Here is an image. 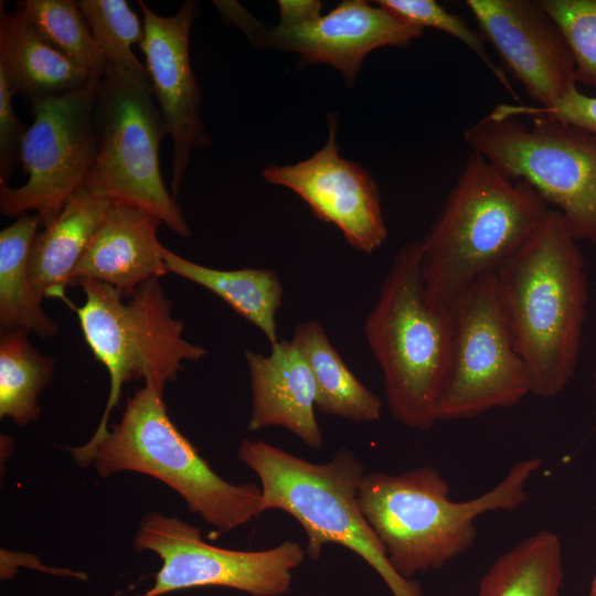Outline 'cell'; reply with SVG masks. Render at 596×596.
<instances>
[{"instance_id":"cell-1","label":"cell","mask_w":596,"mask_h":596,"mask_svg":"<svg viewBox=\"0 0 596 596\" xmlns=\"http://www.w3.org/2000/svg\"><path fill=\"white\" fill-rule=\"evenodd\" d=\"M585 260L558 211L496 272L497 291L531 394L550 398L573 379L587 318Z\"/></svg>"},{"instance_id":"cell-2","label":"cell","mask_w":596,"mask_h":596,"mask_svg":"<svg viewBox=\"0 0 596 596\" xmlns=\"http://www.w3.org/2000/svg\"><path fill=\"white\" fill-rule=\"evenodd\" d=\"M549 211L530 184L471 151L421 241L429 305L454 313L476 283L494 274L529 241Z\"/></svg>"},{"instance_id":"cell-3","label":"cell","mask_w":596,"mask_h":596,"mask_svg":"<svg viewBox=\"0 0 596 596\" xmlns=\"http://www.w3.org/2000/svg\"><path fill=\"white\" fill-rule=\"evenodd\" d=\"M542 462L541 457L518 461L497 486L459 502L451 500L448 482L433 467L395 475L371 471L361 481L359 502L393 568L412 579L472 547L478 517L522 505L526 483Z\"/></svg>"},{"instance_id":"cell-4","label":"cell","mask_w":596,"mask_h":596,"mask_svg":"<svg viewBox=\"0 0 596 596\" xmlns=\"http://www.w3.org/2000/svg\"><path fill=\"white\" fill-rule=\"evenodd\" d=\"M454 313L426 299L421 241L397 251L364 322L368 345L383 377L387 406L402 425L421 432L437 421Z\"/></svg>"},{"instance_id":"cell-5","label":"cell","mask_w":596,"mask_h":596,"mask_svg":"<svg viewBox=\"0 0 596 596\" xmlns=\"http://www.w3.org/2000/svg\"><path fill=\"white\" fill-rule=\"evenodd\" d=\"M237 456L260 482L262 513L290 514L307 535L308 557L318 560L323 546L339 544L366 562L393 596H423L416 582L393 568L361 510L365 471L352 450L339 449L327 462L316 464L264 440L243 439Z\"/></svg>"},{"instance_id":"cell-6","label":"cell","mask_w":596,"mask_h":596,"mask_svg":"<svg viewBox=\"0 0 596 596\" xmlns=\"http://www.w3.org/2000/svg\"><path fill=\"white\" fill-rule=\"evenodd\" d=\"M72 458L82 468L93 464L100 478L128 471L161 481L220 533L262 513L260 488L217 475L170 419L163 392L150 385L135 391L119 422L91 450Z\"/></svg>"},{"instance_id":"cell-7","label":"cell","mask_w":596,"mask_h":596,"mask_svg":"<svg viewBox=\"0 0 596 596\" xmlns=\"http://www.w3.org/2000/svg\"><path fill=\"white\" fill-rule=\"evenodd\" d=\"M76 312L84 339L109 375V394L102 419L92 438L68 448L72 456L91 450L108 432V418L118 405L126 382L143 380L163 392L177 377L184 361H199L207 351L183 337L184 323L172 316V304L159 278L142 284L129 298L113 286L86 281Z\"/></svg>"},{"instance_id":"cell-8","label":"cell","mask_w":596,"mask_h":596,"mask_svg":"<svg viewBox=\"0 0 596 596\" xmlns=\"http://www.w3.org/2000/svg\"><path fill=\"white\" fill-rule=\"evenodd\" d=\"M93 128L96 155L83 187L145 210L178 235L190 236L161 177L159 148L168 131L148 75L135 76L108 64L97 85Z\"/></svg>"},{"instance_id":"cell-9","label":"cell","mask_w":596,"mask_h":596,"mask_svg":"<svg viewBox=\"0 0 596 596\" xmlns=\"http://www.w3.org/2000/svg\"><path fill=\"white\" fill-rule=\"evenodd\" d=\"M494 116L466 129L472 152L530 184L562 215L577 241L596 246V134L554 118Z\"/></svg>"},{"instance_id":"cell-10","label":"cell","mask_w":596,"mask_h":596,"mask_svg":"<svg viewBox=\"0 0 596 596\" xmlns=\"http://www.w3.org/2000/svg\"><path fill=\"white\" fill-rule=\"evenodd\" d=\"M132 546L161 560L152 586L136 596H162L210 586L249 596H281L289 592L294 571L307 556L296 541L258 551L215 546L203 540L200 528L157 511L141 518Z\"/></svg>"},{"instance_id":"cell-11","label":"cell","mask_w":596,"mask_h":596,"mask_svg":"<svg viewBox=\"0 0 596 596\" xmlns=\"http://www.w3.org/2000/svg\"><path fill=\"white\" fill-rule=\"evenodd\" d=\"M531 394L500 305L496 273L481 278L454 311L449 360L437 421L476 417L510 407Z\"/></svg>"},{"instance_id":"cell-12","label":"cell","mask_w":596,"mask_h":596,"mask_svg":"<svg viewBox=\"0 0 596 596\" xmlns=\"http://www.w3.org/2000/svg\"><path fill=\"white\" fill-rule=\"evenodd\" d=\"M99 77L93 76L77 89L31 102L34 120L21 150L28 180L13 189L0 184L2 214L20 216L33 210L43 226H49L83 187L96 155L93 110Z\"/></svg>"},{"instance_id":"cell-13","label":"cell","mask_w":596,"mask_h":596,"mask_svg":"<svg viewBox=\"0 0 596 596\" xmlns=\"http://www.w3.org/2000/svg\"><path fill=\"white\" fill-rule=\"evenodd\" d=\"M221 21L240 29L255 49L296 53L299 66L323 63L353 86L364 58L384 46L408 47L424 29L364 0H345L299 26H266L240 2L214 0Z\"/></svg>"},{"instance_id":"cell-14","label":"cell","mask_w":596,"mask_h":596,"mask_svg":"<svg viewBox=\"0 0 596 596\" xmlns=\"http://www.w3.org/2000/svg\"><path fill=\"white\" fill-rule=\"evenodd\" d=\"M324 146L306 160L266 166L263 179L295 192L313 215L333 224L356 251L371 254L387 237L377 185L361 164L339 155L338 120L328 119Z\"/></svg>"},{"instance_id":"cell-15","label":"cell","mask_w":596,"mask_h":596,"mask_svg":"<svg viewBox=\"0 0 596 596\" xmlns=\"http://www.w3.org/2000/svg\"><path fill=\"white\" fill-rule=\"evenodd\" d=\"M137 3L145 29L139 46L172 142L171 190L175 199L193 150L211 145L201 114L202 91L190 58V33L199 4L184 0L175 13L162 17L143 1Z\"/></svg>"},{"instance_id":"cell-16","label":"cell","mask_w":596,"mask_h":596,"mask_svg":"<svg viewBox=\"0 0 596 596\" xmlns=\"http://www.w3.org/2000/svg\"><path fill=\"white\" fill-rule=\"evenodd\" d=\"M466 6L535 106H551L577 86L568 45L540 0H467Z\"/></svg>"},{"instance_id":"cell-17","label":"cell","mask_w":596,"mask_h":596,"mask_svg":"<svg viewBox=\"0 0 596 596\" xmlns=\"http://www.w3.org/2000/svg\"><path fill=\"white\" fill-rule=\"evenodd\" d=\"M160 223L145 210L111 202L74 270L72 286L104 283L129 298L149 279L166 275V247L157 237Z\"/></svg>"},{"instance_id":"cell-18","label":"cell","mask_w":596,"mask_h":596,"mask_svg":"<svg viewBox=\"0 0 596 596\" xmlns=\"http://www.w3.org/2000/svg\"><path fill=\"white\" fill-rule=\"evenodd\" d=\"M252 409L247 429L283 427L305 445L320 449L323 436L316 417L317 389L311 369L290 340H279L265 355L245 351Z\"/></svg>"},{"instance_id":"cell-19","label":"cell","mask_w":596,"mask_h":596,"mask_svg":"<svg viewBox=\"0 0 596 596\" xmlns=\"http://www.w3.org/2000/svg\"><path fill=\"white\" fill-rule=\"evenodd\" d=\"M111 201L84 187L65 203L56 220L38 232L29 258L35 294L56 298L74 308L65 289Z\"/></svg>"},{"instance_id":"cell-20","label":"cell","mask_w":596,"mask_h":596,"mask_svg":"<svg viewBox=\"0 0 596 596\" xmlns=\"http://www.w3.org/2000/svg\"><path fill=\"white\" fill-rule=\"evenodd\" d=\"M0 4V73L30 102L84 86L93 76L52 46L18 10ZM100 76V75H99Z\"/></svg>"},{"instance_id":"cell-21","label":"cell","mask_w":596,"mask_h":596,"mask_svg":"<svg viewBox=\"0 0 596 596\" xmlns=\"http://www.w3.org/2000/svg\"><path fill=\"white\" fill-rule=\"evenodd\" d=\"M291 341L311 369L320 412L354 423L380 419L381 398L352 373L318 320L297 324Z\"/></svg>"},{"instance_id":"cell-22","label":"cell","mask_w":596,"mask_h":596,"mask_svg":"<svg viewBox=\"0 0 596 596\" xmlns=\"http://www.w3.org/2000/svg\"><path fill=\"white\" fill-rule=\"evenodd\" d=\"M168 272L195 283L225 301L235 312L256 326L269 344L280 339L276 315L284 296L278 275L272 269H216L188 260L166 248Z\"/></svg>"},{"instance_id":"cell-23","label":"cell","mask_w":596,"mask_h":596,"mask_svg":"<svg viewBox=\"0 0 596 596\" xmlns=\"http://www.w3.org/2000/svg\"><path fill=\"white\" fill-rule=\"evenodd\" d=\"M41 224L38 214L24 213L0 232L1 331L24 330L42 338L58 331L57 323L43 311L29 273L30 253Z\"/></svg>"},{"instance_id":"cell-24","label":"cell","mask_w":596,"mask_h":596,"mask_svg":"<svg viewBox=\"0 0 596 596\" xmlns=\"http://www.w3.org/2000/svg\"><path fill=\"white\" fill-rule=\"evenodd\" d=\"M564 579L560 538L541 530L501 554L479 583V596H560Z\"/></svg>"},{"instance_id":"cell-25","label":"cell","mask_w":596,"mask_h":596,"mask_svg":"<svg viewBox=\"0 0 596 596\" xmlns=\"http://www.w3.org/2000/svg\"><path fill=\"white\" fill-rule=\"evenodd\" d=\"M24 330L1 331L0 417L18 426L39 419V398L55 371L53 358L39 352Z\"/></svg>"},{"instance_id":"cell-26","label":"cell","mask_w":596,"mask_h":596,"mask_svg":"<svg viewBox=\"0 0 596 596\" xmlns=\"http://www.w3.org/2000/svg\"><path fill=\"white\" fill-rule=\"evenodd\" d=\"M18 11L57 51L93 75H103L108 63L74 0H25Z\"/></svg>"},{"instance_id":"cell-27","label":"cell","mask_w":596,"mask_h":596,"mask_svg":"<svg viewBox=\"0 0 596 596\" xmlns=\"http://www.w3.org/2000/svg\"><path fill=\"white\" fill-rule=\"evenodd\" d=\"M81 9L107 63L135 76H147L145 65L132 52L140 45L143 22L125 0H81Z\"/></svg>"},{"instance_id":"cell-28","label":"cell","mask_w":596,"mask_h":596,"mask_svg":"<svg viewBox=\"0 0 596 596\" xmlns=\"http://www.w3.org/2000/svg\"><path fill=\"white\" fill-rule=\"evenodd\" d=\"M376 3L422 29H436L459 40L489 68L515 102L519 100L502 67L497 66L489 56L480 31L470 26L462 17L447 11L434 0H379Z\"/></svg>"},{"instance_id":"cell-29","label":"cell","mask_w":596,"mask_h":596,"mask_svg":"<svg viewBox=\"0 0 596 596\" xmlns=\"http://www.w3.org/2000/svg\"><path fill=\"white\" fill-rule=\"evenodd\" d=\"M564 36L576 83L596 89V0H540Z\"/></svg>"},{"instance_id":"cell-30","label":"cell","mask_w":596,"mask_h":596,"mask_svg":"<svg viewBox=\"0 0 596 596\" xmlns=\"http://www.w3.org/2000/svg\"><path fill=\"white\" fill-rule=\"evenodd\" d=\"M494 116H544L579 126L596 134V97L582 93L577 86L563 98L547 107L524 104H499L491 111Z\"/></svg>"},{"instance_id":"cell-31","label":"cell","mask_w":596,"mask_h":596,"mask_svg":"<svg viewBox=\"0 0 596 596\" xmlns=\"http://www.w3.org/2000/svg\"><path fill=\"white\" fill-rule=\"evenodd\" d=\"M7 77L0 73V184L9 180L21 162V150L28 128L17 116L13 96Z\"/></svg>"},{"instance_id":"cell-32","label":"cell","mask_w":596,"mask_h":596,"mask_svg":"<svg viewBox=\"0 0 596 596\" xmlns=\"http://www.w3.org/2000/svg\"><path fill=\"white\" fill-rule=\"evenodd\" d=\"M19 567L31 568L53 576L70 577L78 581H88L86 573L67 567L46 566L33 554L20 553L1 549L0 551V577L2 581L12 578Z\"/></svg>"},{"instance_id":"cell-33","label":"cell","mask_w":596,"mask_h":596,"mask_svg":"<svg viewBox=\"0 0 596 596\" xmlns=\"http://www.w3.org/2000/svg\"><path fill=\"white\" fill-rule=\"evenodd\" d=\"M277 6L280 26H299L322 15V2L319 0H279Z\"/></svg>"},{"instance_id":"cell-34","label":"cell","mask_w":596,"mask_h":596,"mask_svg":"<svg viewBox=\"0 0 596 596\" xmlns=\"http://www.w3.org/2000/svg\"><path fill=\"white\" fill-rule=\"evenodd\" d=\"M586 596H596V574L594 575Z\"/></svg>"},{"instance_id":"cell-35","label":"cell","mask_w":596,"mask_h":596,"mask_svg":"<svg viewBox=\"0 0 596 596\" xmlns=\"http://www.w3.org/2000/svg\"><path fill=\"white\" fill-rule=\"evenodd\" d=\"M130 588H132V586L126 588V589H121V590H117L111 596H123L127 590H129Z\"/></svg>"},{"instance_id":"cell-36","label":"cell","mask_w":596,"mask_h":596,"mask_svg":"<svg viewBox=\"0 0 596 596\" xmlns=\"http://www.w3.org/2000/svg\"><path fill=\"white\" fill-rule=\"evenodd\" d=\"M594 385H595V389H596V365H595V371H594Z\"/></svg>"}]
</instances>
